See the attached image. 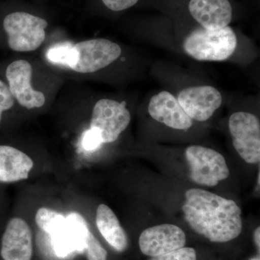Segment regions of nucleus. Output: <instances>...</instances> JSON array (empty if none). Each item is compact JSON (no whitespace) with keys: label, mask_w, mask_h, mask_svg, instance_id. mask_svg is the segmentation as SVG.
<instances>
[{"label":"nucleus","mask_w":260,"mask_h":260,"mask_svg":"<svg viewBox=\"0 0 260 260\" xmlns=\"http://www.w3.org/2000/svg\"><path fill=\"white\" fill-rule=\"evenodd\" d=\"M0 255L3 260H31L32 233L23 219L13 218L5 228Z\"/></svg>","instance_id":"nucleus-14"},{"label":"nucleus","mask_w":260,"mask_h":260,"mask_svg":"<svg viewBox=\"0 0 260 260\" xmlns=\"http://www.w3.org/2000/svg\"><path fill=\"white\" fill-rule=\"evenodd\" d=\"M184 218L195 232L210 242H230L242 230V211L237 203L201 189L186 191Z\"/></svg>","instance_id":"nucleus-2"},{"label":"nucleus","mask_w":260,"mask_h":260,"mask_svg":"<svg viewBox=\"0 0 260 260\" xmlns=\"http://www.w3.org/2000/svg\"><path fill=\"white\" fill-rule=\"evenodd\" d=\"M131 114L125 102L102 99L94 105L90 129L100 136L103 144L117 140L129 126Z\"/></svg>","instance_id":"nucleus-8"},{"label":"nucleus","mask_w":260,"mask_h":260,"mask_svg":"<svg viewBox=\"0 0 260 260\" xmlns=\"http://www.w3.org/2000/svg\"><path fill=\"white\" fill-rule=\"evenodd\" d=\"M15 99L10 93L8 85L0 80V122L3 114L14 106Z\"/></svg>","instance_id":"nucleus-21"},{"label":"nucleus","mask_w":260,"mask_h":260,"mask_svg":"<svg viewBox=\"0 0 260 260\" xmlns=\"http://www.w3.org/2000/svg\"><path fill=\"white\" fill-rule=\"evenodd\" d=\"M90 232L88 223L80 214L70 213L64 225L51 235L56 255L64 257L75 251L84 252Z\"/></svg>","instance_id":"nucleus-13"},{"label":"nucleus","mask_w":260,"mask_h":260,"mask_svg":"<svg viewBox=\"0 0 260 260\" xmlns=\"http://www.w3.org/2000/svg\"><path fill=\"white\" fill-rule=\"evenodd\" d=\"M254 240H255V243L256 246H258V248L260 247V228L258 227L257 229H256L255 232H254Z\"/></svg>","instance_id":"nucleus-23"},{"label":"nucleus","mask_w":260,"mask_h":260,"mask_svg":"<svg viewBox=\"0 0 260 260\" xmlns=\"http://www.w3.org/2000/svg\"><path fill=\"white\" fill-rule=\"evenodd\" d=\"M189 166L191 180L207 186H216L229 176V169L225 158L213 149L193 145L185 150Z\"/></svg>","instance_id":"nucleus-9"},{"label":"nucleus","mask_w":260,"mask_h":260,"mask_svg":"<svg viewBox=\"0 0 260 260\" xmlns=\"http://www.w3.org/2000/svg\"><path fill=\"white\" fill-rule=\"evenodd\" d=\"M233 145L241 158L248 164L260 160V122L255 114L246 110L234 112L228 121Z\"/></svg>","instance_id":"nucleus-7"},{"label":"nucleus","mask_w":260,"mask_h":260,"mask_svg":"<svg viewBox=\"0 0 260 260\" xmlns=\"http://www.w3.org/2000/svg\"><path fill=\"white\" fill-rule=\"evenodd\" d=\"M32 66L28 61L18 59L8 65L6 78L13 98L21 107L27 109L42 107L46 97L31 85Z\"/></svg>","instance_id":"nucleus-11"},{"label":"nucleus","mask_w":260,"mask_h":260,"mask_svg":"<svg viewBox=\"0 0 260 260\" xmlns=\"http://www.w3.org/2000/svg\"><path fill=\"white\" fill-rule=\"evenodd\" d=\"M48 25L47 19L26 10H10L2 19L8 46L18 52L39 49L45 40Z\"/></svg>","instance_id":"nucleus-4"},{"label":"nucleus","mask_w":260,"mask_h":260,"mask_svg":"<svg viewBox=\"0 0 260 260\" xmlns=\"http://www.w3.org/2000/svg\"><path fill=\"white\" fill-rule=\"evenodd\" d=\"M151 260H196V252L192 248L182 247L162 255L154 256Z\"/></svg>","instance_id":"nucleus-20"},{"label":"nucleus","mask_w":260,"mask_h":260,"mask_svg":"<svg viewBox=\"0 0 260 260\" xmlns=\"http://www.w3.org/2000/svg\"><path fill=\"white\" fill-rule=\"evenodd\" d=\"M160 14L147 18L146 32L171 49L198 61L244 60L246 38L231 25L210 30L195 23L172 0H144Z\"/></svg>","instance_id":"nucleus-1"},{"label":"nucleus","mask_w":260,"mask_h":260,"mask_svg":"<svg viewBox=\"0 0 260 260\" xmlns=\"http://www.w3.org/2000/svg\"><path fill=\"white\" fill-rule=\"evenodd\" d=\"M84 252L86 254L88 260L107 259V251L91 232L89 234Z\"/></svg>","instance_id":"nucleus-19"},{"label":"nucleus","mask_w":260,"mask_h":260,"mask_svg":"<svg viewBox=\"0 0 260 260\" xmlns=\"http://www.w3.org/2000/svg\"><path fill=\"white\" fill-rule=\"evenodd\" d=\"M148 116L157 123L176 131L187 132L194 125L174 94L165 89L154 93L147 104Z\"/></svg>","instance_id":"nucleus-10"},{"label":"nucleus","mask_w":260,"mask_h":260,"mask_svg":"<svg viewBox=\"0 0 260 260\" xmlns=\"http://www.w3.org/2000/svg\"><path fill=\"white\" fill-rule=\"evenodd\" d=\"M251 260H259V259H257V258H255V259H252Z\"/></svg>","instance_id":"nucleus-24"},{"label":"nucleus","mask_w":260,"mask_h":260,"mask_svg":"<svg viewBox=\"0 0 260 260\" xmlns=\"http://www.w3.org/2000/svg\"><path fill=\"white\" fill-rule=\"evenodd\" d=\"M34 161L21 150L0 145V182L12 183L28 179Z\"/></svg>","instance_id":"nucleus-15"},{"label":"nucleus","mask_w":260,"mask_h":260,"mask_svg":"<svg viewBox=\"0 0 260 260\" xmlns=\"http://www.w3.org/2000/svg\"><path fill=\"white\" fill-rule=\"evenodd\" d=\"M122 53L119 44L107 39L71 44L66 68L82 74L96 73L116 62Z\"/></svg>","instance_id":"nucleus-5"},{"label":"nucleus","mask_w":260,"mask_h":260,"mask_svg":"<svg viewBox=\"0 0 260 260\" xmlns=\"http://www.w3.org/2000/svg\"><path fill=\"white\" fill-rule=\"evenodd\" d=\"M98 229L103 237L118 251L127 247V237L117 217L109 207L101 204L98 207L95 218Z\"/></svg>","instance_id":"nucleus-16"},{"label":"nucleus","mask_w":260,"mask_h":260,"mask_svg":"<svg viewBox=\"0 0 260 260\" xmlns=\"http://www.w3.org/2000/svg\"><path fill=\"white\" fill-rule=\"evenodd\" d=\"M98 8L105 13L119 14L134 8L142 0H95Z\"/></svg>","instance_id":"nucleus-18"},{"label":"nucleus","mask_w":260,"mask_h":260,"mask_svg":"<svg viewBox=\"0 0 260 260\" xmlns=\"http://www.w3.org/2000/svg\"><path fill=\"white\" fill-rule=\"evenodd\" d=\"M66 217L55 210L41 208L36 214V223L43 232L51 235L64 225Z\"/></svg>","instance_id":"nucleus-17"},{"label":"nucleus","mask_w":260,"mask_h":260,"mask_svg":"<svg viewBox=\"0 0 260 260\" xmlns=\"http://www.w3.org/2000/svg\"><path fill=\"white\" fill-rule=\"evenodd\" d=\"M155 74L169 85L167 90L174 94L179 105L195 122H205L221 107L223 95L211 84L170 70L157 68Z\"/></svg>","instance_id":"nucleus-3"},{"label":"nucleus","mask_w":260,"mask_h":260,"mask_svg":"<svg viewBox=\"0 0 260 260\" xmlns=\"http://www.w3.org/2000/svg\"><path fill=\"white\" fill-rule=\"evenodd\" d=\"M195 23L210 30L229 26L239 15L234 0H172Z\"/></svg>","instance_id":"nucleus-6"},{"label":"nucleus","mask_w":260,"mask_h":260,"mask_svg":"<svg viewBox=\"0 0 260 260\" xmlns=\"http://www.w3.org/2000/svg\"><path fill=\"white\" fill-rule=\"evenodd\" d=\"M184 232L172 224H162L145 229L140 234L139 246L145 255L160 256L184 247Z\"/></svg>","instance_id":"nucleus-12"},{"label":"nucleus","mask_w":260,"mask_h":260,"mask_svg":"<svg viewBox=\"0 0 260 260\" xmlns=\"http://www.w3.org/2000/svg\"><path fill=\"white\" fill-rule=\"evenodd\" d=\"M82 144L85 150L93 151L100 148L103 143L99 134L93 130L89 129L84 133Z\"/></svg>","instance_id":"nucleus-22"}]
</instances>
